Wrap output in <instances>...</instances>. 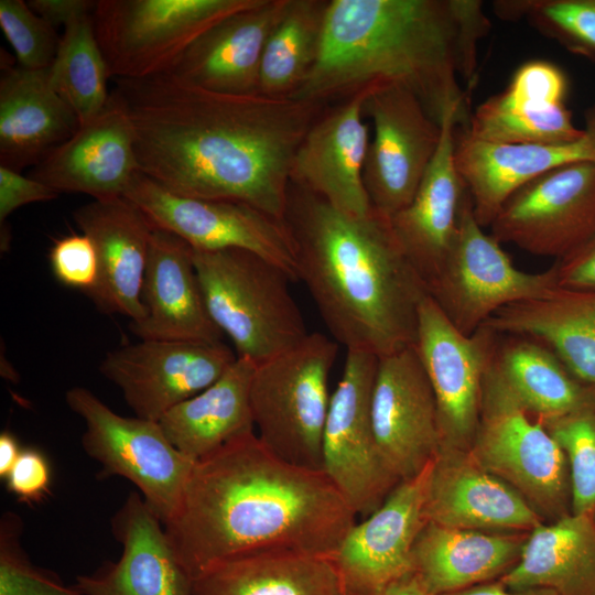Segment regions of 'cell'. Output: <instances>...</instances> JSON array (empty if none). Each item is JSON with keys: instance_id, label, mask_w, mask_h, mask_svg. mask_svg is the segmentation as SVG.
<instances>
[{"instance_id": "277c9868", "label": "cell", "mask_w": 595, "mask_h": 595, "mask_svg": "<svg viewBox=\"0 0 595 595\" xmlns=\"http://www.w3.org/2000/svg\"><path fill=\"white\" fill-rule=\"evenodd\" d=\"M284 223L294 244L298 280L337 344L377 357L415 345L428 291L389 218L374 209L350 215L290 185Z\"/></svg>"}, {"instance_id": "f907efd6", "label": "cell", "mask_w": 595, "mask_h": 595, "mask_svg": "<svg viewBox=\"0 0 595 595\" xmlns=\"http://www.w3.org/2000/svg\"><path fill=\"white\" fill-rule=\"evenodd\" d=\"M381 595H430L419 576L411 571L392 582Z\"/></svg>"}, {"instance_id": "7a4b0ae2", "label": "cell", "mask_w": 595, "mask_h": 595, "mask_svg": "<svg viewBox=\"0 0 595 595\" xmlns=\"http://www.w3.org/2000/svg\"><path fill=\"white\" fill-rule=\"evenodd\" d=\"M356 521L324 472L279 458L253 432L194 464L181 506L163 526L193 580L245 554L332 559Z\"/></svg>"}, {"instance_id": "8fae6325", "label": "cell", "mask_w": 595, "mask_h": 595, "mask_svg": "<svg viewBox=\"0 0 595 595\" xmlns=\"http://www.w3.org/2000/svg\"><path fill=\"white\" fill-rule=\"evenodd\" d=\"M378 359L370 353L347 350L323 435V472L361 518L374 512L401 483L383 459L372 426Z\"/></svg>"}, {"instance_id": "4316f807", "label": "cell", "mask_w": 595, "mask_h": 595, "mask_svg": "<svg viewBox=\"0 0 595 595\" xmlns=\"http://www.w3.org/2000/svg\"><path fill=\"white\" fill-rule=\"evenodd\" d=\"M456 112L443 119L436 153L411 203L390 218L405 257L426 284L444 264L456 237L466 186L455 164Z\"/></svg>"}, {"instance_id": "f1b7e54d", "label": "cell", "mask_w": 595, "mask_h": 595, "mask_svg": "<svg viewBox=\"0 0 595 595\" xmlns=\"http://www.w3.org/2000/svg\"><path fill=\"white\" fill-rule=\"evenodd\" d=\"M529 533L466 530L425 522L412 549V571L430 595L500 580L519 562Z\"/></svg>"}, {"instance_id": "7402d4cb", "label": "cell", "mask_w": 595, "mask_h": 595, "mask_svg": "<svg viewBox=\"0 0 595 595\" xmlns=\"http://www.w3.org/2000/svg\"><path fill=\"white\" fill-rule=\"evenodd\" d=\"M367 94L368 86L315 120L296 150L291 170V184L356 216L372 212L363 178L370 141L364 121Z\"/></svg>"}, {"instance_id": "f6af8a7d", "label": "cell", "mask_w": 595, "mask_h": 595, "mask_svg": "<svg viewBox=\"0 0 595 595\" xmlns=\"http://www.w3.org/2000/svg\"><path fill=\"white\" fill-rule=\"evenodd\" d=\"M58 196L53 188L20 172L0 165V223L3 224L18 208L48 202Z\"/></svg>"}, {"instance_id": "d4e9b609", "label": "cell", "mask_w": 595, "mask_h": 595, "mask_svg": "<svg viewBox=\"0 0 595 595\" xmlns=\"http://www.w3.org/2000/svg\"><path fill=\"white\" fill-rule=\"evenodd\" d=\"M289 3L258 0L221 19L203 32L167 73L217 93H259L263 51Z\"/></svg>"}, {"instance_id": "d590c367", "label": "cell", "mask_w": 595, "mask_h": 595, "mask_svg": "<svg viewBox=\"0 0 595 595\" xmlns=\"http://www.w3.org/2000/svg\"><path fill=\"white\" fill-rule=\"evenodd\" d=\"M55 91L84 125L106 107L110 93L107 63L99 46L93 14L64 28L56 56L48 68Z\"/></svg>"}, {"instance_id": "bcb514c9", "label": "cell", "mask_w": 595, "mask_h": 595, "mask_svg": "<svg viewBox=\"0 0 595 595\" xmlns=\"http://www.w3.org/2000/svg\"><path fill=\"white\" fill-rule=\"evenodd\" d=\"M559 286L595 290V232L580 248L555 262Z\"/></svg>"}, {"instance_id": "8992f818", "label": "cell", "mask_w": 595, "mask_h": 595, "mask_svg": "<svg viewBox=\"0 0 595 595\" xmlns=\"http://www.w3.org/2000/svg\"><path fill=\"white\" fill-rule=\"evenodd\" d=\"M338 344L310 333L295 347L255 367L250 407L257 436L279 458L323 472V435Z\"/></svg>"}, {"instance_id": "74e56055", "label": "cell", "mask_w": 595, "mask_h": 595, "mask_svg": "<svg viewBox=\"0 0 595 595\" xmlns=\"http://www.w3.org/2000/svg\"><path fill=\"white\" fill-rule=\"evenodd\" d=\"M495 15L524 21L569 52L595 61V0H497Z\"/></svg>"}, {"instance_id": "c3c4849f", "label": "cell", "mask_w": 595, "mask_h": 595, "mask_svg": "<svg viewBox=\"0 0 595 595\" xmlns=\"http://www.w3.org/2000/svg\"><path fill=\"white\" fill-rule=\"evenodd\" d=\"M441 595H556L547 588L513 589L506 586L500 580L469 586L455 592Z\"/></svg>"}, {"instance_id": "9a60e30c", "label": "cell", "mask_w": 595, "mask_h": 595, "mask_svg": "<svg viewBox=\"0 0 595 595\" xmlns=\"http://www.w3.org/2000/svg\"><path fill=\"white\" fill-rule=\"evenodd\" d=\"M497 333L458 332L429 294L419 309L415 347L437 407L441 450L469 451L477 431L482 388Z\"/></svg>"}, {"instance_id": "7dc6e473", "label": "cell", "mask_w": 595, "mask_h": 595, "mask_svg": "<svg viewBox=\"0 0 595 595\" xmlns=\"http://www.w3.org/2000/svg\"><path fill=\"white\" fill-rule=\"evenodd\" d=\"M30 8L53 28L67 26L72 22L91 15L97 1L91 0H30Z\"/></svg>"}, {"instance_id": "4dcf8cb0", "label": "cell", "mask_w": 595, "mask_h": 595, "mask_svg": "<svg viewBox=\"0 0 595 595\" xmlns=\"http://www.w3.org/2000/svg\"><path fill=\"white\" fill-rule=\"evenodd\" d=\"M256 364L237 357L209 387L178 403L159 421L169 441L198 462L255 431L250 386Z\"/></svg>"}, {"instance_id": "3957f363", "label": "cell", "mask_w": 595, "mask_h": 595, "mask_svg": "<svg viewBox=\"0 0 595 595\" xmlns=\"http://www.w3.org/2000/svg\"><path fill=\"white\" fill-rule=\"evenodd\" d=\"M491 28L479 0H331L317 60L291 96L317 105L370 85H398L442 123L468 125L477 51Z\"/></svg>"}, {"instance_id": "44dd1931", "label": "cell", "mask_w": 595, "mask_h": 595, "mask_svg": "<svg viewBox=\"0 0 595 595\" xmlns=\"http://www.w3.org/2000/svg\"><path fill=\"white\" fill-rule=\"evenodd\" d=\"M584 133L563 143H490L455 134L456 169L470 195L477 223L489 227L507 198L528 182L564 165L595 162V104Z\"/></svg>"}, {"instance_id": "cb8c5ba5", "label": "cell", "mask_w": 595, "mask_h": 595, "mask_svg": "<svg viewBox=\"0 0 595 595\" xmlns=\"http://www.w3.org/2000/svg\"><path fill=\"white\" fill-rule=\"evenodd\" d=\"M122 552L90 574L76 577L84 595H193V580L164 526L139 493H131L110 520Z\"/></svg>"}, {"instance_id": "52a82bcc", "label": "cell", "mask_w": 595, "mask_h": 595, "mask_svg": "<svg viewBox=\"0 0 595 595\" xmlns=\"http://www.w3.org/2000/svg\"><path fill=\"white\" fill-rule=\"evenodd\" d=\"M468 452L484 469L517 490L545 522L572 513L571 477L563 450L516 400L490 359L483 380L478 426Z\"/></svg>"}, {"instance_id": "60d3db41", "label": "cell", "mask_w": 595, "mask_h": 595, "mask_svg": "<svg viewBox=\"0 0 595 595\" xmlns=\"http://www.w3.org/2000/svg\"><path fill=\"white\" fill-rule=\"evenodd\" d=\"M0 26L20 67L37 71L52 65L61 36L28 2L0 0Z\"/></svg>"}, {"instance_id": "681fc988", "label": "cell", "mask_w": 595, "mask_h": 595, "mask_svg": "<svg viewBox=\"0 0 595 595\" xmlns=\"http://www.w3.org/2000/svg\"><path fill=\"white\" fill-rule=\"evenodd\" d=\"M22 448H20L17 437L9 431H2L0 434V477L4 479Z\"/></svg>"}, {"instance_id": "b9f144b4", "label": "cell", "mask_w": 595, "mask_h": 595, "mask_svg": "<svg viewBox=\"0 0 595 595\" xmlns=\"http://www.w3.org/2000/svg\"><path fill=\"white\" fill-rule=\"evenodd\" d=\"M566 93L563 71L548 61L536 60L518 67L499 96L510 105L549 107L564 104Z\"/></svg>"}, {"instance_id": "f546056e", "label": "cell", "mask_w": 595, "mask_h": 595, "mask_svg": "<svg viewBox=\"0 0 595 595\" xmlns=\"http://www.w3.org/2000/svg\"><path fill=\"white\" fill-rule=\"evenodd\" d=\"M483 326L548 347L581 382L595 388V290L558 286L499 309Z\"/></svg>"}, {"instance_id": "30bf717a", "label": "cell", "mask_w": 595, "mask_h": 595, "mask_svg": "<svg viewBox=\"0 0 595 595\" xmlns=\"http://www.w3.org/2000/svg\"><path fill=\"white\" fill-rule=\"evenodd\" d=\"M65 400L85 422L82 445L101 474L131 482L162 523L169 522L195 462L169 441L159 422L119 415L87 388H71Z\"/></svg>"}, {"instance_id": "e575fe53", "label": "cell", "mask_w": 595, "mask_h": 595, "mask_svg": "<svg viewBox=\"0 0 595 595\" xmlns=\"http://www.w3.org/2000/svg\"><path fill=\"white\" fill-rule=\"evenodd\" d=\"M328 1L290 0L266 44L259 93L291 97L313 68L321 47Z\"/></svg>"}, {"instance_id": "5bb4252c", "label": "cell", "mask_w": 595, "mask_h": 595, "mask_svg": "<svg viewBox=\"0 0 595 595\" xmlns=\"http://www.w3.org/2000/svg\"><path fill=\"white\" fill-rule=\"evenodd\" d=\"M500 244L560 260L595 232V162L554 169L518 188L490 226Z\"/></svg>"}, {"instance_id": "8d00e7d4", "label": "cell", "mask_w": 595, "mask_h": 595, "mask_svg": "<svg viewBox=\"0 0 595 595\" xmlns=\"http://www.w3.org/2000/svg\"><path fill=\"white\" fill-rule=\"evenodd\" d=\"M474 139L505 144L563 143L581 138L565 104L540 107L510 105L494 95L483 101L463 128Z\"/></svg>"}, {"instance_id": "e0dca14e", "label": "cell", "mask_w": 595, "mask_h": 595, "mask_svg": "<svg viewBox=\"0 0 595 595\" xmlns=\"http://www.w3.org/2000/svg\"><path fill=\"white\" fill-rule=\"evenodd\" d=\"M371 419L379 451L401 482L440 452L436 400L415 345L379 357Z\"/></svg>"}, {"instance_id": "484cf974", "label": "cell", "mask_w": 595, "mask_h": 595, "mask_svg": "<svg viewBox=\"0 0 595 595\" xmlns=\"http://www.w3.org/2000/svg\"><path fill=\"white\" fill-rule=\"evenodd\" d=\"M141 300L144 316L130 323L140 339L221 342L204 302L192 247L172 232L153 230Z\"/></svg>"}, {"instance_id": "ac0fdd59", "label": "cell", "mask_w": 595, "mask_h": 595, "mask_svg": "<svg viewBox=\"0 0 595 595\" xmlns=\"http://www.w3.org/2000/svg\"><path fill=\"white\" fill-rule=\"evenodd\" d=\"M431 463L418 476L401 482L347 532L331 559L342 595H381L412 571V549L425 524L423 506Z\"/></svg>"}, {"instance_id": "1f68e13d", "label": "cell", "mask_w": 595, "mask_h": 595, "mask_svg": "<svg viewBox=\"0 0 595 595\" xmlns=\"http://www.w3.org/2000/svg\"><path fill=\"white\" fill-rule=\"evenodd\" d=\"M500 581L513 589L595 595V519L571 513L533 529L519 562Z\"/></svg>"}, {"instance_id": "ba28073f", "label": "cell", "mask_w": 595, "mask_h": 595, "mask_svg": "<svg viewBox=\"0 0 595 595\" xmlns=\"http://www.w3.org/2000/svg\"><path fill=\"white\" fill-rule=\"evenodd\" d=\"M257 1H97L93 21L109 76L141 79L167 73L203 32Z\"/></svg>"}, {"instance_id": "d6a6232c", "label": "cell", "mask_w": 595, "mask_h": 595, "mask_svg": "<svg viewBox=\"0 0 595 595\" xmlns=\"http://www.w3.org/2000/svg\"><path fill=\"white\" fill-rule=\"evenodd\" d=\"M490 365L522 408L539 421L595 402V388L576 379L548 347L533 339L497 334Z\"/></svg>"}, {"instance_id": "ab89813d", "label": "cell", "mask_w": 595, "mask_h": 595, "mask_svg": "<svg viewBox=\"0 0 595 595\" xmlns=\"http://www.w3.org/2000/svg\"><path fill=\"white\" fill-rule=\"evenodd\" d=\"M23 521L6 511L0 519V595H84L31 562L21 544Z\"/></svg>"}, {"instance_id": "2e32d148", "label": "cell", "mask_w": 595, "mask_h": 595, "mask_svg": "<svg viewBox=\"0 0 595 595\" xmlns=\"http://www.w3.org/2000/svg\"><path fill=\"white\" fill-rule=\"evenodd\" d=\"M237 355L223 342L144 340L110 350L99 370L137 416L159 422L214 383Z\"/></svg>"}, {"instance_id": "5b68a950", "label": "cell", "mask_w": 595, "mask_h": 595, "mask_svg": "<svg viewBox=\"0 0 595 595\" xmlns=\"http://www.w3.org/2000/svg\"><path fill=\"white\" fill-rule=\"evenodd\" d=\"M192 255L207 312L237 357L257 365L307 337L293 281L280 267L242 249L192 248Z\"/></svg>"}, {"instance_id": "f35d334b", "label": "cell", "mask_w": 595, "mask_h": 595, "mask_svg": "<svg viewBox=\"0 0 595 595\" xmlns=\"http://www.w3.org/2000/svg\"><path fill=\"white\" fill-rule=\"evenodd\" d=\"M563 450L570 469L572 513L595 512V402L540 421Z\"/></svg>"}, {"instance_id": "836d02e7", "label": "cell", "mask_w": 595, "mask_h": 595, "mask_svg": "<svg viewBox=\"0 0 595 595\" xmlns=\"http://www.w3.org/2000/svg\"><path fill=\"white\" fill-rule=\"evenodd\" d=\"M193 595H342L328 558L257 553L226 559L193 578Z\"/></svg>"}, {"instance_id": "83f0119b", "label": "cell", "mask_w": 595, "mask_h": 595, "mask_svg": "<svg viewBox=\"0 0 595 595\" xmlns=\"http://www.w3.org/2000/svg\"><path fill=\"white\" fill-rule=\"evenodd\" d=\"M48 68H2L0 165L18 172L36 165L79 128L76 113L53 88Z\"/></svg>"}, {"instance_id": "d6986e66", "label": "cell", "mask_w": 595, "mask_h": 595, "mask_svg": "<svg viewBox=\"0 0 595 595\" xmlns=\"http://www.w3.org/2000/svg\"><path fill=\"white\" fill-rule=\"evenodd\" d=\"M423 516L425 522L487 532L529 533L545 522L517 490L461 450H441L432 461Z\"/></svg>"}, {"instance_id": "603a6c76", "label": "cell", "mask_w": 595, "mask_h": 595, "mask_svg": "<svg viewBox=\"0 0 595 595\" xmlns=\"http://www.w3.org/2000/svg\"><path fill=\"white\" fill-rule=\"evenodd\" d=\"M82 234L93 241L98 277L87 295L106 314H120L131 322L144 316L141 300L154 226L129 198L93 199L73 213Z\"/></svg>"}, {"instance_id": "4fadbf2b", "label": "cell", "mask_w": 595, "mask_h": 595, "mask_svg": "<svg viewBox=\"0 0 595 595\" xmlns=\"http://www.w3.org/2000/svg\"><path fill=\"white\" fill-rule=\"evenodd\" d=\"M364 115L372 122L363 178L371 207L391 218L413 199L440 144L442 127L415 95L370 85Z\"/></svg>"}, {"instance_id": "6da1fadb", "label": "cell", "mask_w": 595, "mask_h": 595, "mask_svg": "<svg viewBox=\"0 0 595 595\" xmlns=\"http://www.w3.org/2000/svg\"><path fill=\"white\" fill-rule=\"evenodd\" d=\"M115 80L142 173L174 194L244 203L284 221L293 159L316 105L217 93L170 73Z\"/></svg>"}, {"instance_id": "7c38bea8", "label": "cell", "mask_w": 595, "mask_h": 595, "mask_svg": "<svg viewBox=\"0 0 595 595\" xmlns=\"http://www.w3.org/2000/svg\"><path fill=\"white\" fill-rule=\"evenodd\" d=\"M125 197L142 209L154 228L176 235L193 249L248 250L298 281L293 239L282 220L244 203L174 194L141 171Z\"/></svg>"}, {"instance_id": "816d5d0a", "label": "cell", "mask_w": 595, "mask_h": 595, "mask_svg": "<svg viewBox=\"0 0 595 595\" xmlns=\"http://www.w3.org/2000/svg\"><path fill=\"white\" fill-rule=\"evenodd\" d=\"M593 517H594V519H595V512H594Z\"/></svg>"}, {"instance_id": "7bdbcfd3", "label": "cell", "mask_w": 595, "mask_h": 595, "mask_svg": "<svg viewBox=\"0 0 595 595\" xmlns=\"http://www.w3.org/2000/svg\"><path fill=\"white\" fill-rule=\"evenodd\" d=\"M48 259L53 274L64 285L86 294L95 286L98 259L88 236L72 234L57 239L50 250Z\"/></svg>"}, {"instance_id": "ee69618b", "label": "cell", "mask_w": 595, "mask_h": 595, "mask_svg": "<svg viewBox=\"0 0 595 595\" xmlns=\"http://www.w3.org/2000/svg\"><path fill=\"white\" fill-rule=\"evenodd\" d=\"M51 466L46 456L33 447L22 448L4 478L7 489L21 502L39 504L51 493Z\"/></svg>"}, {"instance_id": "ffe728a7", "label": "cell", "mask_w": 595, "mask_h": 595, "mask_svg": "<svg viewBox=\"0 0 595 595\" xmlns=\"http://www.w3.org/2000/svg\"><path fill=\"white\" fill-rule=\"evenodd\" d=\"M138 172L133 126L111 91L102 111L52 150L30 176L58 194L109 199L125 196Z\"/></svg>"}, {"instance_id": "9c48e42d", "label": "cell", "mask_w": 595, "mask_h": 595, "mask_svg": "<svg viewBox=\"0 0 595 595\" xmlns=\"http://www.w3.org/2000/svg\"><path fill=\"white\" fill-rule=\"evenodd\" d=\"M558 286L555 263L538 273L512 264L500 242L477 223L466 188L453 247L426 284L428 294L452 325L470 336L499 309L548 296Z\"/></svg>"}]
</instances>
